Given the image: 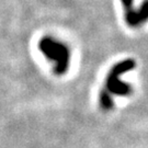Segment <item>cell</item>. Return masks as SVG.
<instances>
[{
	"label": "cell",
	"mask_w": 148,
	"mask_h": 148,
	"mask_svg": "<svg viewBox=\"0 0 148 148\" xmlns=\"http://www.w3.org/2000/svg\"><path fill=\"white\" fill-rule=\"evenodd\" d=\"M135 64L132 60H125L123 63H120L115 65L113 68L110 70L106 78V82L103 85V89L100 92V106L104 110H110L113 106V98L119 97H127L132 92V87L131 85L123 81L121 78L122 75L126 74L128 70L133 68Z\"/></svg>",
	"instance_id": "obj_1"
},
{
	"label": "cell",
	"mask_w": 148,
	"mask_h": 148,
	"mask_svg": "<svg viewBox=\"0 0 148 148\" xmlns=\"http://www.w3.org/2000/svg\"><path fill=\"white\" fill-rule=\"evenodd\" d=\"M40 48L45 57L54 64V70L56 74L63 75L67 71L69 66V53L65 45L52 38H44L41 41Z\"/></svg>",
	"instance_id": "obj_2"
}]
</instances>
